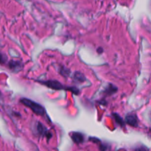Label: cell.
Returning a JSON list of instances; mask_svg holds the SVG:
<instances>
[{"mask_svg":"<svg viewBox=\"0 0 151 151\" xmlns=\"http://www.w3.org/2000/svg\"><path fill=\"white\" fill-rule=\"evenodd\" d=\"M42 85L46 86L48 88H52L54 90H67V91H72L74 94H79L80 90L77 87L74 86H63L61 83L58 81H52V80H49V81H38Z\"/></svg>","mask_w":151,"mask_h":151,"instance_id":"cell-1","label":"cell"},{"mask_svg":"<svg viewBox=\"0 0 151 151\" xmlns=\"http://www.w3.org/2000/svg\"><path fill=\"white\" fill-rule=\"evenodd\" d=\"M20 102L24 105V106L29 108V109H30L33 113H35V114L38 115V116H44V117L47 118L48 120H50L47 113H46L45 109H44V108L41 105L38 104L36 102H34L32 101V100H30V99L27 98H22L20 100Z\"/></svg>","mask_w":151,"mask_h":151,"instance_id":"cell-2","label":"cell"},{"mask_svg":"<svg viewBox=\"0 0 151 151\" xmlns=\"http://www.w3.org/2000/svg\"><path fill=\"white\" fill-rule=\"evenodd\" d=\"M36 131L38 134H40L42 137H46L47 139H51L52 137V134H51V132L49 130H47V128L44 125L40 123V122L37 123Z\"/></svg>","mask_w":151,"mask_h":151,"instance_id":"cell-3","label":"cell"},{"mask_svg":"<svg viewBox=\"0 0 151 151\" xmlns=\"http://www.w3.org/2000/svg\"><path fill=\"white\" fill-rule=\"evenodd\" d=\"M125 122L126 124H128V125H131L132 127H134V128L138 127V118H137V114L134 113H129L128 114H127L125 118Z\"/></svg>","mask_w":151,"mask_h":151,"instance_id":"cell-4","label":"cell"},{"mask_svg":"<svg viewBox=\"0 0 151 151\" xmlns=\"http://www.w3.org/2000/svg\"><path fill=\"white\" fill-rule=\"evenodd\" d=\"M70 137L72 138V141L76 144H81L83 143L85 140V137L83 134L80 132H72L70 133Z\"/></svg>","mask_w":151,"mask_h":151,"instance_id":"cell-5","label":"cell"},{"mask_svg":"<svg viewBox=\"0 0 151 151\" xmlns=\"http://www.w3.org/2000/svg\"><path fill=\"white\" fill-rule=\"evenodd\" d=\"M7 66H8L9 69L13 72H18L22 69V63L18 60H10L7 63Z\"/></svg>","mask_w":151,"mask_h":151,"instance_id":"cell-6","label":"cell"},{"mask_svg":"<svg viewBox=\"0 0 151 151\" xmlns=\"http://www.w3.org/2000/svg\"><path fill=\"white\" fill-rule=\"evenodd\" d=\"M73 79H74V81H78V82H79V83H83L84 81L86 80V77L84 76V75L81 73V72H75V74H74Z\"/></svg>","mask_w":151,"mask_h":151,"instance_id":"cell-7","label":"cell"},{"mask_svg":"<svg viewBox=\"0 0 151 151\" xmlns=\"http://www.w3.org/2000/svg\"><path fill=\"white\" fill-rule=\"evenodd\" d=\"M117 91V88H116V86H114V85H112V84H110L109 85V86H108L107 88L105 89V93H106V94H108V95H111V94H114V93H115L116 91Z\"/></svg>","mask_w":151,"mask_h":151,"instance_id":"cell-8","label":"cell"},{"mask_svg":"<svg viewBox=\"0 0 151 151\" xmlns=\"http://www.w3.org/2000/svg\"><path fill=\"white\" fill-rule=\"evenodd\" d=\"M113 116H114V117L115 120H116V123L119 124L120 126L123 127V125H125V121H124V119H122V118L121 117L119 114H113Z\"/></svg>","mask_w":151,"mask_h":151,"instance_id":"cell-9","label":"cell"},{"mask_svg":"<svg viewBox=\"0 0 151 151\" xmlns=\"http://www.w3.org/2000/svg\"><path fill=\"white\" fill-rule=\"evenodd\" d=\"M69 73H70V71L66 69V68L63 67L62 69H60V74L63 75V77H68L69 75Z\"/></svg>","mask_w":151,"mask_h":151,"instance_id":"cell-10","label":"cell"},{"mask_svg":"<svg viewBox=\"0 0 151 151\" xmlns=\"http://www.w3.org/2000/svg\"><path fill=\"white\" fill-rule=\"evenodd\" d=\"M97 52L98 53H102L103 52V48H102V47H99L98 49H97Z\"/></svg>","mask_w":151,"mask_h":151,"instance_id":"cell-11","label":"cell"},{"mask_svg":"<svg viewBox=\"0 0 151 151\" xmlns=\"http://www.w3.org/2000/svg\"><path fill=\"white\" fill-rule=\"evenodd\" d=\"M144 147H140V148H139V149H137V150L136 151H145L144 150Z\"/></svg>","mask_w":151,"mask_h":151,"instance_id":"cell-12","label":"cell"}]
</instances>
